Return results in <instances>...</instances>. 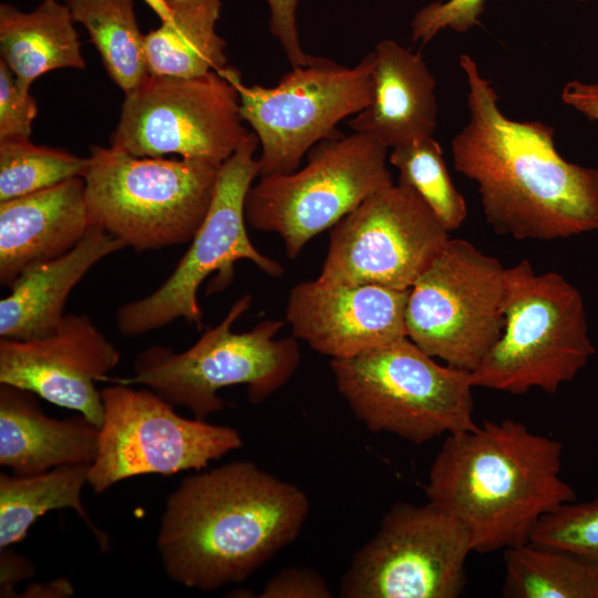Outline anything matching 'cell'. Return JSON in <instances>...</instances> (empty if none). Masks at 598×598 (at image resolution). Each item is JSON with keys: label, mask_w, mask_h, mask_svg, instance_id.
<instances>
[{"label": "cell", "mask_w": 598, "mask_h": 598, "mask_svg": "<svg viewBox=\"0 0 598 598\" xmlns=\"http://www.w3.org/2000/svg\"><path fill=\"white\" fill-rule=\"evenodd\" d=\"M91 463L58 466L31 475L0 474V548L20 543L47 512L71 508L86 524L103 550L106 535L92 523L81 502Z\"/></svg>", "instance_id": "cb8c5ba5"}, {"label": "cell", "mask_w": 598, "mask_h": 598, "mask_svg": "<svg viewBox=\"0 0 598 598\" xmlns=\"http://www.w3.org/2000/svg\"><path fill=\"white\" fill-rule=\"evenodd\" d=\"M92 226L82 177L0 202V283L66 254Z\"/></svg>", "instance_id": "ac0fdd59"}, {"label": "cell", "mask_w": 598, "mask_h": 598, "mask_svg": "<svg viewBox=\"0 0 598 598\" xmlns=\"http://www.w3.org/2000/svg\"><path fill=\"white\" fill-rule=\"evenodd\" d=\"M262 598H330L332 592L316 570L289 567L280 570L265 585Z\"/></svg>", "instance_id": "1f68e13d"}, {"label": "cell", "mask_w": 598, "mask_h": 598, "mask_svg": "<svg viewBox=\"0 0 598 598\" xmlns=\"http://www.w3.org/2000/svg\"><path fill=\"white\" fill-rule=\"evenodd\" d=\"M120 352L86 315H64L58 329L34 340H0V384L34 393L78 411L101 426L103 402L95 383L120 361Z\"/></svg>", "instance_id": "2e32d148"}, {"label": "cell", "mask_w": 598, "mask_h": 598, "mask_svg": "<svg viewBox=\"0 0 598 598\" xmlns=\"http://www.w3.org/2000/svg\"><path fill=\"white\" fill-rule=\"evenodd\" d=\"M409 290L301 281L289 292L286 320L292 336L312 350L331 359L353 358L408 337Z\"/></svg>", "instance_id": "e0dca14e"}, {"label": "cell", "mask_w": 598, "mask_h": 598, "mask_svg": "<svg viewBox=\"0 0 598 598\" xmlns=\"http://www.w3.org/2000/svg\"><path fill=\"white\" fill-rule=\"evenodd\" d=\"M124 247L93 225L66 254L24 270L0 301V338L34 340L53 333L72 289L96 262Z\"/></svg>", "instance_id": "ffe728a7"}, {"label": "cell", "mask_w": 598, "mask_h": 598, "mask_svg": "<svg viewBox=\"0 0 598 598\" xmlns=\"http://www.w3.org/2000/svg\"><path fill=\"white\" fill-rule=\"evenodd\" d=\"M83 177L93 225L136 251L189 243L213 199L220 165L196 158L137 157L91 146Z\"/></svg>", "instance_id": "5b68a950"}, {"label": "cell", "mask_w": 598, "mask_h": 598, "mask_svg": "<svg viewBox=\"0 0 598 598\" xmlns=\"http://www.w3.org/2000/svg\"><path fill=\"white\" fill-rule=\"evenodd\" d=\"M270 11L269 29L281 44L291 66L312 63L316 56L306 53L301 47L297 27L299 0H266Z\"/></svg>", "instance_id": "d6a6232c"}, {"label": "cell", "mask_w": 598, "mask_h": 598, "mask_svg": "<svg viewBox=\"0 0 598 598\" xmlns=\"http://www.w3.org/2000/svg\"><path fill=\"white\" fill-rule=\"evenodd\" d=\"M34 393L0 384V464L17 475L92 463L100 427L82 414L58 420L45 415Z\"/></svg>", "instance_id": "44dd1931"}, {"label": "cell", "mask_w": 598, "mask_h": 598, "mask_svg": "<svg viewBox=\"0 0 598 598\" xmlns=\"http://www.w3.org/2000/svg\"><path fill=\"white\" fill-rule=\"evenodd\" d=\"M595 348L580 291L555 271L536 274L523 259L505 268L501 336L471 371L478 388L555 393L575 379Z\"/></svg>", "instance_id": "277c9868"}, {"label": "cell", "mask_w": 598, "mask_h": 598, "mask_svg": "<svg viewBox=\"0 0 598 598\" xmlns=\"http://www.w3.org/2000/svg\"><path fill=\"white\" fill-rule=\"evenodd\" d=\"M69 580L59 578L44 584H30L25 589L23 597H69L73 595Z\"/></svg>", "instance_id": "d590c367"}, {"label": "cell", "mask_w": 598, "mask_h": 598, "mask_svg": "<svg viewBox=\"0 0 598 598\" xmlns=\"http://www.w3.org/2000/svg\"><path fill=\"white\" fill-rule=\"evenodd\" d=\"M307 155L306 165L292 173L260 176L245 200L246 221L279 235L291 259L370 195L394 184L388 148L363 133H338Z\"/></svg>", "instance_id": "9c48e42d"}, {"label": "cell", "mask_w": 598, "mask_h": 598, "mask_svg": "<svg viewBox=\"0 0 598 598\" xmlns=\"http://www.w3.org/2000/svg\"><path fill=\"white\" fill-rule=\"evenodd\" d=\"M448 239V231L414 190L392 184L331 228L318 278L409 290Z\"/></svg>", "instance_id": "9a60e30c"}, {"label": "cell", "mask_w": 598, "mask_h": 598, "mask_svg": "<svg viewBox=\"0 0 598 598\" xmlns=\"http://www.w3.org/2000/svg\"><path fill=\"white\" fill-rule=\"evenodd\" d=\"M484 2L485 0H447L425 6L415 13L411 22L412 40L427 43L446 28L456 32L468 31L480 23Z\"/></svg>", "instance_id": "f546056e"}, {"label": "cell", "mask_w": 598, "mask_h": 598, "mask_svg": "<svg viewBox=\"0 0 598 598\" xmlns=\"http://www.w3.org/2000/svg\"><path fill=\"white\" fill-rule=\"evenodd\" d=\"M563 445L506 419L446 435L429 472V502L453 515L473 550L529 542L547 514L576 499L561 477Z\"/></svg>", "instance_id": "3957f363"}, {"label": "cell", "mask_w": 598, "mask_h": 598, "mask_svg": "<svg viewBox=\"0 0 598 598\" xmlns=\"http://www.w3.org/2000/svg\"><path fill=\"white\" fill-rule=\"evenodd\" d=\"M309 508L301 488L252 462L187 476L162 515L156 546L163 568L199 590L240 582L298 537Z\"/></svg>", "instance_id": "7a4b0ae2"}, {"label": "cell", "mask_w": 598, "mask_h": 598, "mask_svg": "<svg viewBox=\"0 0 598 598\" xmlns=\"http://www.w3.org/2000/svg\"><path fill=\"white\" fill-rule=\"evenodd\" d=\"M34 568L30 560L9 547L0 549V585L1 597H13V586L27 578L32 577Z\"/></svg>", "instance_id": "e575fe53"}, {"label": "cell", "mask_w": 598, "mask_h": 598, "mask_svg": "<svg viewBox=\"0 0 598 598\" xmlns=\"http://www.w3.org/2000/svg\"><path fill=\"white\" fill-rule=\"evenodd\" d=\"M38 113L34 97L0 60V141L30 138Z\"/></svg>", "instance_id": "4dcf8cb0"}, {"label": "cell", "mask_w": 598, "mask_h": 598, "mask_svg": "<svg viewBox=\"0 0 598 598\" xmlns=\"http://www.w3.org/2000/svg\"><path fill=\"white\" fill-rule=\"evenodd\" d=\"M161 19L166 20L169 17L171 9L167 0H143Z\"/></svg>", "instance_id": "8d00e7d4"}, {"label": "cell", "mask_w": 598, "mask_h": 598, "mask_svg": "<svg viewBox=\"0 0 598 598\" xmlns=\"http://www.w3.org/2000/svg\"><path fill=\"white\" fill-rule=\"evenodd\" d=\"M230 66L195 78L148 74L125 94L111 145L137 157L169 154L221 165L250 133Z\"/></svg>", "instance_id": "8fae6325"}, {"label": "cell", "mask_w": 598, "mask_h": 598, "mask_svg": "<svg viewBox=\"0 0 598 598\" xmlns=\"http://www.w3.org/2000/svg\"><path fill=\"white\" fill-rule=\"evenodd\" d=\"M101 395L103 421L87 481L96 494L136 475L202 471L243 445L236 429L183 417L148 388L115 383Z\"/></svg>", "instance_id": "5bb4252c"}, {"label": "cell", "mask_w": 598, "mask_h": 598, "mask_svg": "<svg viewBox=\"0 0 598 598\" xmlns=\"http://www.w3.org/2000/svg\"><path fill=\"white\" fill-rule=\"evenodd\" d=\"M561 100L590 121L598 122V82H567L561 90Z\"/></svg>", "instance_id": "836d02e7"}, {"label": "cell", "mask_w": 598, "mask_h": 598, "mask_svg": "<svg viewBox=\"0 0 598 598\" xmlns=\"http://www.w3.org/2000/svg\"><path fill=\"white\" fill-rule=\"evenodd\" d=\"M372 52L373 97L349 120V126L386 148L433 136L436 82L422 55L389 39L378 42Z\"/></svg>", "instance_id": "d6986e66"}, {"label": "cell", "mask_w": 598, "mask_h": 598, "mask_svg": "<svg viewBox=\"0 0 598 598\" xmlns=\"http://www.w3.org/2000/svg\"><path fill=\"white\" fill-rule=\"evenodd\" d=\"M505 268L464 239H448L409 290L408 338L433 358L473 371L504 326Z\"/></svg>", "instance_id": "7c38bea8"}, {"label": "cell", "mask_w": 598, "mask_h": 598, "mask_svg": "<svg viewBox=\"0 0 598 598\" xmlns=\"http://www.w3.org/2000/svg\"><path fill=\"white\" fill-rule=\"evenodd\" d=\"M504 560V597L598 598V566L571 553L527 542Z\"/></svg>", "instance_id": "484cf974"}, {"label": "cell", "mask_w": 598, "mask_h": 598, "mask_svg": "<svg viewBox=\"0 0 598 598\" xmlns=\"http://www.w3.org/2000/svg\"><path fill=\"white\" fill-rule=\"evenodd\" d=\"M330 367L339 393L374 433L423 444L477 425L471 372L437 363L408 337Z\"/></svg>", "instance_id": "52a82bcc"}, {"label": "cell", "mask_w": 598, "mask_h": 598, "mask_svg": "<svg viewBox=\"0 0 598 598\" xmlns=\"http://www.w3.org/2000/svg\"><path fill=\"white\" fill-rule=\"evenodd\" d=\"M167 1L169 17L145 34L150 74L195 78L226 71V41L216 31L223 0Z\"/></svg>", "instance_id": "603a6c76"}, {"label": "cell", "mask_w": 598, "mask_h": 598, "mask_svg": "<svg viewBox=\"0 0 598 598\" xmlns=\"http://www.w3.org/2000/svg\"><path fill=\"white\" fill-rule=\"evenodd\" d=\"M89 157L34 144L30 138L0 141V202L24 196L73 177H84Z\"/></svg>", "instance_id": "83f0119b"}, {"label": "cell", "mask_w": 598, "mask_h": 598, "mask_svg": "<svg viewBox=\"0 0 598 598\" xmlns=\"http://www.w3.org/2000/svg\"><path fill=\"white\" fill-rule=\"evenodd\" d=\"M373 52L354 66L316 56L291 66L274 86L246 85L237 70L240 115L260 145L259 177L292 173L322 140L337 135V125L365 109L373 97Z\"/></svg>", "instance_id": "30bf717a"}, {"label": "cell", "mask_w": 598, "mask_h": 598, "mask_svg": "<svg viewBox=\"0 0 598 598\" xmlns=\"http://www.w3.org/2000/svg\"><path fill=\"white\" fill-rule=\"evenodd\" d=\"M74 22L82 24L112 81L127 94L150 74L145 34L134 0H65Z\"/></svg>", "instance_id": "d4e9b609"}, {"label": "cell", "mask_w": 598, "mask_h": 598, "mask_svg": "<svg viewBox=\"0 0 598 598\" xmlns=\"http://www.w3.org/2000/svg\"><path fill=\"white\" fill-rule=\"evenodd\" d=\"M74 23L68 6L56 0H42L29 12L1 3L0 60L29 91L47 72L84 69Z\"/></svg>", "instance_id": "7402d4cb"}, {"label": "cell", "mask_w": 598, "mask_h": 598, "mask_svg": "<svg viewBox=\"0 0 598 598\" xmlns=\"http://www.w3.org/2000/svg\"><path fill=\"white\" fill-rule=\"evenodd\" d=\"M259 141L250 131L237 150L220 165L207 214L167 279L148 296L127 302L116 311L117 330L136 337L184 319L198 330L203 312L197 291L216 272L208 293L226 288L234 277V264L247 259L270 277L283 267L256 249L246 229L245 200L259 176L255 157Z\"/></svg>", "instance_id": "ba28073f"}, {"label": "cell", "mask_w": 598, "mask_h": 598, "mask_svg": "<svg viewBox=\"0 0 598 598\" xmlns=\"http://www.w3.org/2000/svg\"><path fill=\"white\" fill-rule=\"evenodd\" d=\"M389 163L399 171V182L414 190L450 233L467 215L465 199L448 174L443 151L433 137L414 140L392 148Z\"/></svg>", "instance_id": "4316f807"}, {"label": "cell", "mask_w": 598, "mask_h": 598, "mask_svg": "<svg viewBox=\"0 0 598 598\" xmlns=\"http://www.w3.org/2000/svg\"><path fill=\"white\" fill-rule=\"evenodd\" d=\"M474 551L468 532L429 502L396 503L341 576L343 598H456Z\"/></svg>", "instance_id": "4fadbf2b"}, {"label": "cell", "mask_w": 598, "mask_h": 598, "mask_svg": "<svg viewBox=\"0 0 598 598\" xmlns=\"http://www.w3.org/2000/svg\"><path fill=\"white\" fill-rule=\"evenodd\" d=\"M529 542L571 553L598 566V496L563 504L545 515Z\"/></svg>", "instance_id": "f1b7e54d"}, {"label": "cell", "mask_w": 598, "mask_h": 598, "mask_svg": "<svg viewBox=\"0 0 598 598\" xmlns=\"http://www.w3.org/2000/svg\"><path fill=\"white\" fill-rule=\"evenodd\" d=\"M250 302L249 295L240 297L224 319L187 350L152 346L137 354L132 377H107L105 381L144 385L202 420L224 408L217 392L226 386L246 384L250 402H264L291 379L300 349L293 336L276 338L283 327L281 320L261 321L249 331H231Z\"/></svg>", "instance_id": "8992f818"}, {"label": "cell", "mask_w": 598, "mask_h": 598, "mask_svg": "<svg viewBox=\"0 0 598 598\" xmlns=\"http://www.w3.org/2000/svg\"><path fill=\"white\" fill-rule=\"evenodd\" d=\"M468 121L451 142L455 169L477 184L485 220L503 236L554 240L598 230V168L566 161L554 128L508 118L473 58L460 56Z\"/></svg>", "instance_id": "6da1fadb"}]
</instances>
